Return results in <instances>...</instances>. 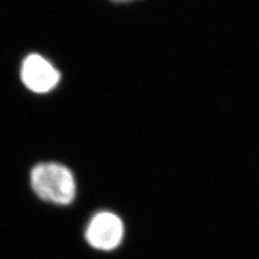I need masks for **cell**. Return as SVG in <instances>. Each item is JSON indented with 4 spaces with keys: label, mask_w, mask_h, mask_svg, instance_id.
Segmentation results:
<instances>
[{
    "label": "cell",
    "mask_w": 259,
    "mask_h": 259,
    "mask_svg": "<svg viewBox=\"0 0 259 259\" xmlns=\"http://www.w3.org/2000/svg\"><path fill=\"white\" fill-rule=\"evenodd\" d=\"M61 75L42 55L32 53L24 59L21 66V80L28 90L47 93L60 82Z\"/></svg>",
    "instance_id": "cell-3"
},
{
    "label": "cell",
    "mask_w": 259,
    "mask_h": 259,
    "mask_svg": "<svg viewBox=\"0 0 259 259\" xmlns=\"http://www.w3.org/2000/svg\"><path fill=\"white\" fill-rule=\"evenodd\" d=\"M111 2H116V3H128V2H132V0H111Z\"/></svg>",
    "instance_id": "cell-4"
},
{
    "label": "cell",
    "mask_w": 259,
    "mask_h": 259,
    "mask_svg": "<svg viewBox=\"0 0 259 259\" xmlns=\"http://www.w3.org/2000/svg\"><path fill=\"white\" fill-rule=\"evenodd\" d=\"M124 238L122 220L110 212L94 215L85 229V240L92 248L101 252H111L118 248Z\"/></svg>",
    "instance_id": "cell-2"
},
{
    "label": "cell",
    "mask_w": 259,
    "mask_h": 259,
    "mask_svg": "<svg viewBox=\"0 0 259 259\" xmlns=\"http://www.w3.org/2000/svg\"><path fill=\"white\" fill-rule=\"evenodd\" d=\"M31 188L42 201L68 205L76 197V182L69 169L58 163H40L31 169Z\"/></svg>",
    "instance_id": "cell-1"
}]
</instances>
